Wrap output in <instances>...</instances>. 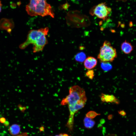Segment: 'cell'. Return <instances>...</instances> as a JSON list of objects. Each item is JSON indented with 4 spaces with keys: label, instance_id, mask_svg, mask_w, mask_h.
Instances as JSON below:
<instances>
[{
    "label": "cell",
    "instance_id": "1",
    "mask_svg": "<svg viewBox=\"0 0 136 136\" xmlns=\"http://www.w3.org/2000/svg\"><path fill=\"white\" fill-rule=\"evenodd\" d=\"M49 30L48 27L30 30L28 32L26 40L19 46V48L23 49L29 45L32 44L34 53L42 51L48 43L46 36Z\"/></svg>",
    "mask_w": 136,
    "mask_h": 136
},
{
    "label": "cell",
    "instance_id": "2",
    "mask_svg": "<svg viewBox=\"0 0 136 136\" xmlns=\"http://www.w3.org/2000/svg\"><path fill=\"white\" fill-rule=\"evenodd\" d=\"M26 10L28 14L31 16L39 15L44 17L49 15L54 17L52 8L46 0H29Z\"/></svg>",
    "mask_w": 136,
    "mask_h": 136
},
{
    "label": "cell",
    "instance_id": "3",
    "mask_svg": "<svg viewBox=\"0 0 136 136\" xmlns=\"http://www.w3.org/2000/svg\"><path fill=\"white\" fill-rule=\"evenodd\" d=\"M87 100L84 90L78 86L75 85L70 88L69 94L62 99L60 104L62 106L77 104L85 105Z\"/></svg>",
    "mask_w": 136,
    "mask_h": 136
},
{
    "label": "cell",
    "instance_id": "4",
    "mask_svg": "<svg viewBox=\"0 0 136 136\" xmlns=\"http://www.w3.org/2000/svg\"><path fill=\"white\" fill-rule=\"evenodd\" d=\"M117 56L116 49L109 41H105L100 47L97 58L101 62H112Z\"/></svg>",
    "mask_w": 136,
    "mask_h": 136
},
{
    "label": "cell",
    "instance_id": "5",
    "mask_svg": "<svg viewBox=\"0 0 136 136\" xmlns=\"http://www.w3.org/2000/svg\"><path fill=\"white\" fill-rule=\"evenodd\" d=\"M111 11V9L108 7L105 3H101L94 7L91 11V14L95 15L99 18L105 19Z\"/></svg>",
    "mask_w": 136,
    "mask_h": 136
},
{
    "label": "cell",
    "instance_id": "6",
    "mask_svg": "<svg viewBox=\"0 0 136 136\" xmlns=\"http://www.w3.org/2000/svg\"><path fill=\"white\" fill-rule=\"evenodd\" d=\"M14 27V23L11 19L3 18L0 20V29L6 30L10 33Z\"/></svg>",
    "mask_w": 136,
    "mask_h": 136
},
{
    "label": "cell",
    "instance_id": "7",
    "mask_svg": "<svg viewBox=\"0 0 136 136\" xmlns=\"http://www.w3.org/2000/svg\"><path fill=\"white\" fill-rule=\"evenodd\" d=\"M84 65L86 69L91 70L97 65V60L95 58L90 56L87 57L84 61Z\"/></svg>",
    "mask_w": 136,
    "mask_h": 136
},
{
    "label": "cell",
    "instance_id": "8",
    "mask_svg": "<svg viewBox=\"0 0 136 136\" xmlns=\"http://www.w3.org/2000/svg\"><path fill=\"white\" fill-rule=\"evenodd\" d=\"M100 97L103 102L114 103L117 104L119 103V100L113 95L101 93Z\"/></svg>",
    "mask_w": 136,
    "mask_h": 136
},
{
    "label": "cell",
    "instance_id": "9",
    "mask_svg": "<svg viewBox=\"0 0 136 136\" xmlns=\"http://www.w3.org/2000/svg\"><path fill=\"white\" fill-rule=\"evenodd\" d=\"M121 49L123 53L127 54L132 51L133 47L130 43L125 40L121 44Z\"/></svg>",
    "mask_w": 136,
    "mask_h": 136
},
{
    "label": "cell",
    "instance_id": "10",
    "mask_svg": "<svg viewBox=\"0 0 136 136\" xmlns=\"http://www.w3.org/2000/svg\"><path fill=\"white\" fill-rule=\"evenodd\" d=\"M20 126L16 124L12 125L10 126L9 128V132L12 135H17L20 132Z\"/></svg>",
    "mask_w": 136,
    "mask_h": 136
},
{
    "label": "cell",
    "instance_id": "11",
    "mask_svg": "<svg viewBox=\"0 0 136 136\" xmlns=\"http://www.w3.org/2000/svg\"><path fill=\"white\" fill-rule=\"evenodd\" d=\"M85 127L88 129H91L93 127L95 124V121L92 119L85 117L83 120Z\"/></svg>",
    "mask_w": 136,
    "mask_h": 136
},
{
    "label": "cell",
    "instance_id": "12",
    "mask_svg": "<svg viewBox=\"0 0 136 136\" xmlns=\"http://www.w3.org/2000/svg\"><path fill=\"white\" fill-rule=\"evenodd\" d=\"M75 60L80 62H84L86 58V55L83 52H81L77 53L75 56Z\"/></svg>",
    "mask_w": 136,
    "mask_h": 136
},
{
    "label": "cell",
    "instance_id": "13",
    "mask_svg": "<svg viewBox=\"0 0 136 136\" xmlns=\"http://www.w3.org/2000/svg\"><path fill=\"white\" fill-rule=\"evenodd\" d=\"M101 67L102 69L105 72L110 71L112 68L111 64L109 62H101Z\"/></svg>",
    "mask_w": 136,
    "mask_h": 136
},
{
    "label": "cell",
    "instance_id": "14",
    "mask_svg": "<svg viewBox=\"0 0 136 136\" xmlns=\"http://www.w3.org/2000/svg\"><path fill=\"white\" fill-rule=\"evenodd\" d=\"M86 76L89 79H92L94 76V72L92 70H88L86 73Z\"/></svg>",
    "mask_w": 136,
    "mask_h": 136
},
{
    "label": "cell",
    "instance_id": "15",
    "mask_svg": "<svg viewBox=\"0 0 136 136\" xmlns=\"http://www.w3.org/2000/svg\"><path fill=\"white\" fill-rule=\"evenodd\" d=\"M99 115V114L94 111H91L89 112L87 114L86 116L92 119Z\"/></svg>",
    "mask_w": 136,
    "mask_h": 136
},
{
    "label": "cell",
    "instance_id": "16",
    "mask_svg": "<svg viewBox=\"0 0 136 136\" xmlns=\"http://www.w3.org/2000/svg\"><path fill=\"white\" fill-rule=\"evenodd\" d=\"M6 121V119L4 117H2L0 118V122L1 123H4Z\"/></svg>",
    "mask_w": 136,
    "mask_h": 136
},
{
    "label": "cell",
    "instance_id": "17",
    "mask_svg": "<svg viewBox=\"0 0 136 136\" xmlns=\"http://www.w3.org/2000/svg\"><path fill=\"white\" fill-rule=\"evenodd\" d=\"M15 136H28L27 133L26 132L22 133L20 134Z\"/></svg>",
    "mask_w": 136,
    "mask_h": 136
},
{
    "label": "cell",
    "instance_id": "18",
    "mask_svg": "<svg viewBox=\"0 0 136 136\" xmlns=\"http://www.w3.org/2000/svg\"><path fill=\"white\" fill-rule=\"evenodd\" d=\"M67 134L65 133L60 134L59 135H56L55 136H69Z\"/></svg>",
    "mask_w": 136,
    "mask_h": 136
},
{
    "label": "cell",
    "instance_id": "19",
    "mask_svg": "<svg viewBox=\"0 0 136 136\" xmlns=\"http://www.w3.org/2000/svg\"><path fill=\"white\" fill-rule=\"evenodd\" d=\"M119 113L121 115H125V112L123 111H121L119 112Z\"/></svg>",
    "mask_w": 136,
    "mask_h": 136
},
{
    "label": "cell",
    "instance_id": "20",
    "mask_svg": "<svg viewBox=\"0 0 136 136\" xmlns=\"http://www.w3.org/2000/svg\"><path fill=\"white\" fill-rule=\"evenodd\" d=\"M106 136H117L115 134H109V135H107Z\"/></svg>",
    "mask_w": 136,
    "mask_h": 136
},
{
    "label": "cell",
    "instance_id": "21",
    "mask_svg": "<svg viewBox=\"0 0 136 136\" xmlns=\"http://www.w3.org/2000/svg\"><path fill=\"white\" fill-rule=\"evenodd\" d=\"M1 6H2V5L1 3V2L0 1V12H1Z\"/></svg>",
    "mask_w": 136,
    "mask_h": 136
},
{
    "label": "cell",
    "instance_id": "22",
    "mask_svg": "<svg viewBox=\"0 0 136 136\" xmlns=\"http://www.w3.org/2000/svg\"></svg>",
    "mask_w": 136,
    "mask_h": 136
}]
</instances>
